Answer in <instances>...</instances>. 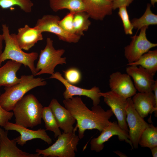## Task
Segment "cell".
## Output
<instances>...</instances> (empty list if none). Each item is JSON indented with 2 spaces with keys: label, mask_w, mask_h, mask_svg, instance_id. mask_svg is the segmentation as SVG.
Here are the masks:
<instances>
[{
  "label": "cell",
  "mask_w": 157,
  "mask_h": 157,
  "mask_svg": "<svg viewBox=\"0 0 157 157\" xmlns=\"http://www.w3.org/2000/svg\"><path fill=\"white\" fill-rule=\"evenodd\" d=\"M117 135L119 140L125 141L129 144L133 149L132 144L129 138V133L122 129L116 122H111L101 132L97 138L92 139L90 142V149L97 152H99L104 149V144L112 137Z\"/></svg>",
  "instance_id": "30bf717a"
},
{
  "label": "cell",
  "mask_w": 157,
  "mask_h": 157,
  "mask_svg": "<svg viewBox=\"0 0 157 157\" xmlns=\"http://www.w3.org/2000/svg\"><path fill=\"white\" fill-rule=\"evenodd\" d=\"M134 0H113L112 1V8L115 10L123 6H129Z\"/></svg>",
  "instance_id": "d6a6232c"
},
{
  "label": "cell",
  "mask_w": 157,
  "mask_h": 157,
  "mask_svg": "<svg viewBox=\"0 0 157 157\" xmlns=\"http://www.w3.org/2000/svg\"><path fill=\"white\" fill-rule=\"evenodd\" d=\"M109 85L111 91L126 99L131 97L136 93L137 90L131 77L127 74L120 72L110 75Z\"/></svg>",
  "instance_id": "4fadbf2b"
},
{
  "label": "cell",
  "mask_w": 157,
  "mask_h": 157,
  "mask_svg": "<svg viewBox=\"0 0 157 157\" xmlns=\"http://www.w3.org/2000/svg\"><path fill=\"white\" fill-rule=\"evenodd\" d=\"M5 47L0 56V67L2 62L9 60L18 62L28 67L32 74L35 76L37 72L34 65L35 61L38 57L36 52L26 53L24 52L18 45L15 39V33L10 34L9 27L6 24L2 25Z\"/></svg>",
  "instance_id": "7a4b0ae2"
},
{
  "label": "cell",
  "mask_w": 157,
  "mask_h": 157,
  "mask_svg": "<svg viewBox=\"0 0 157 157\" xmlns=\"http://www.w3.org/2000/svg\"><path fill=\"white\" fill-rule=\"evenodd\" d=\"M114 152L117 154L119 156L121 157H127L124 154L122 153V152L118 151H114Z\"/></svg>",
  "instance_id": "d590c367"
},
{
  "label": "cell",
  "mask_w": 157,
  "mask_h": 157,
  "mask_svg": "<svg viewBox=\"0 0 157 157\" xmlns=\"http://www.w3.org/2000/svg\"><path fill=\"white\" fill-rule=\"evenodd\" d=\"M126 72L133 78L135 87L139 92L153 91L155 81L154 75L148 70L140 66H129Z\"/></svg>",
  "instance_id": "5bb4252c"
},
{
  "label": "cell",
  "mask_w": 157,
  "mask_h": 157,
  "mask_svg": "<svg viewBox=\"0 0 157 157\" xmlns=\"http://www.w3.org/2000/svg\"><path fill=\"white\" fill-rule=\"evenodd\" d=\"M22 65L20 63L9 60L0 67V87H10L20 82L21 78L17 77L16 73Z\"/></svg>",
  "instance_id": "44dd1931"
},
{
  "label": "cell",
  "mask_w": 157,
  "mask_h": 157,
  "mask_svg": "<svg viewBox=\"0 0 157 157\" xmlns=\"http://www.w3.org/2000/svg\"><path fill=\"white\" fill-rule=\"evenodd\" d=\"M3 38L2 35L0 34V56L3 52Z\"/></svg>",
  "instance_id": "e575fe53"
},
{
  "label": "cell",
  "mask_w": 157,
  "mask_h": 157,
  "mask_svg": "<svg viewBox=\"0 0 157 157\" xmlns=\"http://www.w3.org/2000/svg\"><path fill=\"white\" fill-rule=\"evenodd\" d=\"M58 126L65 133L72 132L76 120L70 112L62 106L56 99H53L49 105Z\"/></svg>",
  "instance_id": "e0dca14e"
},
{
  "label": "cell",
  "mask_w": 157,
  "mask_h": 157,
  "mask_svg": "<svg viewBox=\"0 0 157 157\" xmlns=\"http://www.w3.org/2000/svg\"><path fill=\"white\" fill-rule=\"evenodd\" d=\"M74 14V13L69 12L58 22L59 25L64 30L73 34H75L73 27Z\"/></svg>",
  "instance_id": "4dcf8cb0"
},
{
  "label": "cell",
  "mask_w": 157,
  "mask_h": 157,
  "mask_svg": "<svg viewBox=\"0 0 157 157\" xmlns=\"http://www.w3.org/2000/svg\"><path fill=\"white\" fill-rule=\"evenodd\" d=\"M128 66H140L154 75L157 71V50H149L136 61L128 63Z\"/></svg>",
  "instance_id": "7402d4cb"
},
{
  "label": "cell",
  "mask_w": 157,
  "mask_h": 157,
  "mask_svg": "<svg viewBox=\"0 0 157 157\" xmlns=\"http://www.w3.org/2000/svg\"><path fill=\"white\" fill-rule=\"evenodd\" d=\"M126 120L129 128V138L133 149H137L141 135L149 124L135 110L131 97L127 99Z\"/></svg>",
  "instance_id": "ba28073f"
},
{
  "label": "cell",
  "mask_w": 157,
  "mask_h": 157,
  "mask_svg": "<svg viewBox=\"0 0 157 157\" xmlns=\"http://www.w3.org/2000/svg\"><path fill=\"white\" fill-rule=\"evenodd\" d=\"M109 0V1H113V0Z\"/></svg>",
  "instance_id": "74e56055"
},
{
  "label": "cell",
  "mask_w": 157,
  "mask_h": 157,
  "mask_svg": "<svg viewBox=\"0 0 157 157\" xmlns=\"http://www.w3.org/2000/svg\"><path fill=\"white\" fill-rule=\"evenodd\" d=\"M152 156L153 157H157V146H156L150 149Z\"/></svg>",
  "instance_id": "836d02e7"
},
{
  "label": "cell",
  "mask_w": 157,
  "mask_h": 157,
  "mask_svg": "<svg viewBox=\"0 0 157 157\" xmlns=\"http://www.w3.org/2000/svg\"><path fill=\"white\" fill-rule=\"evenodd\" d=\"M64 78L67 82L72 85L79 83L81 80V72L77 68L71 67L63 71Z\"/></svg>",
  "instance_id": "f546056e"
},
{
  "label": "cell",
  "mask_w": 157,
  "mask_h": 157,
  "mask_svg": "<svg viewBox=\"0 0 157 157\" xmlns=\"http://www.w3.org/2000/svg\"><path fill=\"white\" fill-rule=\"evenodd\" d=\"M13 115V112L6 111L0 105V126L3 127L11 119Z\"/></svg>",
  "instance_id": "1f68e13d"
},
{
  "label": "cell",
  "mask_w": 157,
  "mask_h": 157,
  "mask_svg": "<svg viewBox=\"0 0 157 157\" xmlns=\"http://www.w3.org/2000/svg\"><path fill=\"white\" fill-rule=\"evenodd\" d=\"M8 131L0 127V157H39L38 153L31 154L24 151L16 146L15 138L10 140L8 137Z\"/></svg>",
  "instance_id": "ac0fdd59"
},
{
  "label": "cell",
  "mask_w": 157,
  "mask_h": 157,
  "mask_svg": "<svg viewBox=\"0 0 157 157\" xmlns=\"http://www.w3.org/2000/svg\"><path fill=\"white\" fill-rule=\"evenodd\" d=\"M119 8L118 14L122 20L125 33L126 35H132L133 27L129 19L126 7L122 6Z\"/></svg>",
  "instance_id": "f1b7e54d"
},
{
  "label": "cell",
  "mask_w": 157,
  "mask_h": 157,
  "mask_svg": "<svg viewBox=\"0 0 157 157\" xmlns=\"http://www.w3.org/2000/svg\"><path fill=\"white\" fill-rule=\"evenodd\" d=\"M99 94L101 97H104V102L110 107L115 116L119 126L122 129L129 132L126 120L127 99L111 91L105 92H100Z\"/></svg>",
  "instance_id": "8fae6325"
},
{
  "label": "cell",
  "mask_w": 157,
  "mask_h": 157,
  "mask_svg": "<svg viewBox=\"0 0 157 157\" xmlns=\"http://www.w3.org/2000/svg\"><path fill=\"white\" fill-rule=\"evenodd\" d=\"M49 4L55 12L64 9L74 13L85 11L82 0H49Z\"/></svg>",
  "instance_id": "603a6c76"
},
{
  "label": "cell",
  "mask_w": 157,
  "mask_h": 157,
  "mask_svg": "<svg viewBox=\"0 0 157 157\" xmlns=\"http://www.w3.org/2000/svg\"><path fill=\"white\" fill-rule=\"evenodd\" d=\"M60 17L57 15H46L38 19L34 27L42 33L50 32L55 34L60 40L69 42L76 43L81 36L69 33L64 30L59 25Z\"/></svg>",
  "instance_id": "52a82bcc"
},
{
  "label": "cell",
  "mask_w": 157,
  "mask_h": 157,
  "mask_svg": "<svg viewBox=\"0 0 157 157\" xmlns=\"http://www.w3.org/2000/svg\"><path fill=\"white\" fill-rule=\"evenodd\" d=\"M5 130H14L19 132L20 135L15 139L17 144L23 146L27 141L35 139H40L48 144L52 143V139L47 133L46 130L40 129L33 130L19 125L16 123L8 122L3 126Z\"/></svg>",
  "instance_id": "9a60e30c"
},
{
  "label": "cell",
  "mask_w": 157,
  "mask_h": 157,
  "mask_svg": "<svg viewBox=\"0 0 157 157\" xmlns=\"http://www.w3.org/2000/svg\"><path fill=\"white\" fill-rule=\"evenodd\" d=\"M54 78L60 81L65 87L66 90L63 95L65 99L72 98L75 96H83L90 98L92 101L93 106L98 105L100 102L101 96L99 88L94 86L90 89H86L75 86L67 81L59 72H56L49 78Z\"/></svg>",
  "instance_id": "7c38bea8"
},
{
  "label": "cell",
  "mask_w": 157,
  "mask_h": 157,
  "mask_svg": "<svg viewBox=\"0 0 157 157\" xmlns=\"http://www.w3.org/2000/svg\"><path fill=\"white\" fill-rule=\"evenodd\" d=\"M85 11L95 20H102L112 13V1L108 0H82Z\"/></svg>",
  "instance_id": "d6986e66"
},
{
  "label": "cell",
  "mask_w": 157,
  "mask_h": 157,
  "mask_svg": "<svg viewBox=\"0 0 157 157\" xmlns=\"http://www.w3.org/2000/svg\"><path fill=\"white\" fill-rule=\"evenodd\" d=\"M151 4L148 3L145 12L139 18H134L131 21L133 28L137 29V32L142 27L157 24V15L152 12Z\"/></svg>",
  "instance_id": "cb8c5ba5"
},
{
  "label": "cell",
  "mask_w": 157,
  "mask_h": 157,
  "mask_svg": "<svg viewBox=\"0 0 157 157\" xmlns=\"http://www.w3.org/2000/svg\"><path fill=\"white\" fill-rule=\"evenodd\" d=\"M42 33L34 27H30L27 24L18 29L15 34L16 40L22 49L28 51L38 41L43 39Z\"/></svg>",
  "instance_id": "ffe728a7"
},
{
  "label": "cell",
  "mask_w": 157,
  "mask_h": 157,
  "mask_svg": "<svg viewBox=\"0 0 157 157\" xmlns=\"http://www.w3.org/2000/svg\"><path fill=\"white\" fill-rule=\"evenodd\" d=\"M43 107L33 95H24L17 102L13 110L15 123L31 128L40 124Z\"/></svg>",
  "instance_id": "3957f363"
},
{
  "label": "cell",
  "mask_w": 157,
  "mask_h": 157,
  "mask_svg": "<svg viewBox=\"0 0 157 157\" xmlns=\"http://www.w3.org/2000/svg\"><path fill=\"white\" fill-rule=\"evenodd\" d=\"M132 99L135 110L141 117H146L149 114L151 116L153 112L157 117V103L152 91L136 93Z\"/></svg>",
  "instance_id": "2e32d148"
},
{
  "label": "cell",
  "mask_w": 157,
  "mask_h": 157,
  "mask_svg": "<svg viewBox=\"0 0 157 157\" xmlns=\"http://www.w3.org/2000/svg\"><path fill=\"white\" fill-rule=\"evenodd\" d=\"M42 118L44 122L46 130L53 132L55 138H56L61 134L56 121L49 106L43 107Z\"/></svg>",
  "instance_id": "4316f807"
},
{
  "label": "cell",
  "mask_w": 157,
  "mask_h": 157,
  "mask_svg": "<svg viewBox=\"0 0 157 157\" xmlns=\"http://www.w3.org/2000/svg\"><path fill=\"white\" fill-rule=\"evenodd\" d=\"M89 15L85 11L74 13L73 27L75 34L81 37L84 35V32L87 31L91 24Z\"/></svg>",
  "instance_id": "d4e9b609"
},
{
  "label": "cell",
  "mask_w": 157,
  "mask_h": 157,
  "mask_svg": "<svg viewBox=\"0 0 157 157\" xmlns=\"http://www.w3.org/2000/svg\"><path fill=\"white\" fill-rule=\"evenodd\" d=\"M65 50L63 49H56L53 46V41L47 38L44 49L40 51L39 60L37 63L35 76L45 74L52 75L54 69L59 64H66V57H62Z\"/></svg>",
  "instance_id": "8992f818"
},
{
  "label": "cell",
  "mask_w": 157,
  "mask_h": 157,
  "mask_svg": "<svg viewBox=\"0 0 157 157\" xmlns=\"http://www.w3.org/2000/svg\"><path fill=\"white\" fill-rule=\"evenodd\" d=\"M56 142L48 148L35 152L43 157H75L77 146L80 140L74 132L62 133Z\"/></svg>",
  "instance_id": "5b68a950"
},
{
  "label": "cell",
  "mask_w": 157,
  "mask_h": 157,
  "mask_svg": "<svg viewBox=\"0 0 157 157\" xmlns=\"http://www.w3.org/2000/svg\"><path fill=\"white\" fill-rule=\"evenodd\" d=\"M63 102L77 121L80 140L84 137L86 130L96 129L101 132L111 122L109 119L113 114L110 108L105 111L98 105L93 106L90 110L77 96L65 99Z\"/></svg>",
  "instance_id": "6da1fadb"
},
{
  "label": "cell",
  "mask_w": 157,
  "mask_h": 157,
  "mask_svg": "<svg viewBox=\"0 0 157 157\" xmlns=\"http://www.w3.org/2000/svg\"><path fill=\"white\" fill-rule=\"evenodd\" d=\"M150 1L151 5L154 6L155 3L157 2V0H150Z\"/></svg>",
  "instance_id": "8d00e7d4"
},
{
  "label": "cell",
  "mask_w": 157,
  "mask_h": 157,
  "mask_svg": "<svg viewBox=\"0 0 157 157\" xmlns=\"http://www.w3.org/2000/svg\"><path fill=\"white\" fill-rule=\"evenodd\" d=\"M148 28L144 26L141 28L139 34L137 35L136 33L131 37L130 44L124 48V56L128 63L137 61L150 49L157 46L156 43L151 42L146 37V31Z\"/></svg>",
  "instance_id": "9c48e42d"
},
{
  "label": "cell",
  "mask_w": 157,
  "mask_h": 157,
  "mask_svg": "<svg viewBox=\"0 0 157 157\" xmlns=\"http://www.w3.org/2000/svg\"><path fill=\"white\" fill-rule=\"evenodd\" d=\"M33 6L30 0H0V7L2 9H9L17 6L27 13L31 12Z\"/></svg>",
  "instance_id": "83f0119b"
},
{
  "label": "cell",
  "mask_w": 157,
  "mask_h": 157,
  "mask_svg": "<svg viewBox=\"0 0 157 157\" xmlns=\"http://www.w3.org/2000/svg\"><path fill=\"white\" fill-rule=\"evenodd\" d=\"M34 76L33 74L21 76L20 82L10 87H5L4 92L0 96V105L4 110H13L17 102L28 92L47 84L43 79Z\"/></svg>",
  "instance_id": "277c9868"
},
{
  "label": "cell",
  "mask_w": 157,
  "mask_h": 157,
  "mask_svg": "<svg viewBox=\"0 0 157 157\" xmlns=\"http://www.w3.org/2000/svg\"><path fill=\"white\" fill-rule=\"evenodd\" d=\"M138 144L143 147L151 149L157 146V128L149 124L140 137Z\"/></svg>",
  "instance_id": "484cf974"
}]
</instances>
